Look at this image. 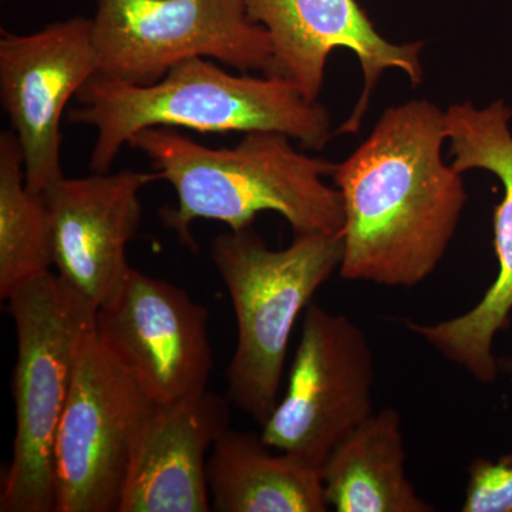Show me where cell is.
<instances>
[{
  "label": "cell",
  "instance_id": "2e32d148",
  "mask_svg": "<svg viewBox=\"0 0 512 512\" xmlns=\"http://www.w3.org/2000/svg\"><path fill=\"white\" fill-rule=\"evenodd\" d=\"M402 420L387 407L330 451L320 468L329 507L338 512H431L406 473Z\"/></svg>",
  "mask_w": 512,
  "mask_h": 512
},
{
  "label": "cell",
  "instance_id": "52a82bcc",
  "mask_svg": "<svg viewBox=\"0 0 512 512\" xmlns=\"http://www.w3.org/2000/svg\"><path fill=\"white\" fill-rule=\"evenodd\" d=\"M375 380V357L363 329L311 303L288 387L262 424V440L322 468L330 451L375 414Z\"/></svg>",
  "mask_w": 512,
  "mask_h": 512
},
{
  "label": "cell",
  "instance_id": "3957f363",
  "mask_svg": "<svg viewBox=\"0 0 512 512\" xmlns=\"http://www.w3.org/2000/svg\"><path fill=\"white\" fill-rule=\"evenodd\" d=\"M67 121L96 130L90 170L106 173L131 138L151 127L200 133L274 131L322 150L332 119L319 101L276 76L232 74L214 60L192 57L157 83L130 84L94 74L76 96Z\"/></svg>",
  "mask_w": 512,
  "mask_h": 512
},
{
  "label": "cell",
  "instance_id": "e0dca14e",
  "mask_svg": "<svg viewBox=\"0 0 512 512\" xmlns=\"http://www.w3.org/2000/svg\"><path fill=\"white\" fill-rule=\"evenodd\" d=\"M52 231L45 195L29 190L12 130L0 134V298L52 271Z\"/></svg>",
  "mask_w": 512,
  "mask_h": 512
},
{
  "label": "cell",
  "instance_id": "d6986e66",
  "mask_svg": "<svg viewBox=\"0 0 512 512\" xmlns=\"http://www.w3.org/2000/svg\"><path fill=\"white\" fill-rule=\"evenodd\" d=\"M498 366H500V370H504V372L510 373V375H512V356L504 357V359L498 360Z\"/></svg>",
  "mask_w": 512,
  "mask_h": 512
},
{
  "label": "cell",
  "instance_id": "7a4b0ae2",
  "mask_svg": "<svg viewBox=\"0 0 512 512\" xmlns=\"http://www.w3.org/2000/svg\"><path fill=\"white\" fill-rule=\"evenodd\" d=\"M291 140L252 131L237 146L212 148L177 128L151 127L128 147L143 153L158 178L174 188L177 205L161 208L160 217L187 247L197 248L194 221H218L239 231L266 211L282 215L295 235L339 234L345 224L342 194L323 181L336 163L301 153Z\"/></svg>",
  "mask_w": 512,
  "mask_h": 512
},
{
  "label": "cell",
  "instance_id": "ba28073f",
  "mask_svg": "<svg viewBox=\"0 0 512 512\" xmlns=\"http://www.w3.org/2000/svg\"><path fill=\"white\" fill-rule=\"evenodd\" d=\"M153 400L101 346L84 342L56 439V512H119Z\"/></svg>",
  "mask_w": 512,
  "mask_h": 512
},
{
  "label": "cell",
  "instance_id": "5b68a950",
  "mask_svg": "<svg viewBox=\"0 0 512 512\" xmlns=\"http://www.w3.org/2000/svg\"><path fill=\"white\" fill-rule=\"evenodd\" d=\"M15 323L16 433L0 494L2 512H56V439L96 306L52 271L8 299Z\"/></svg>",
  "mask_w": 512,
  "mask_h": 512
},
{
  "label": "cell",
  "instance_id": "7c38bea8",
  "mask_svg": "<svg viewBox=\"0 0 512 512\" xmlns=\"http://www.w3.org/2000/svg\"><path fill=\"white\" fill-rule=\"evenodd\" d=\"M252 22L272 43L269 76L292 83L306 100L318 101L326 63L336 49L355 53L363 90L355 109L336 134H355L362 126L380 77L400 70L413 86L423 82V43L396 45L380 35L356 0H244Z\"/></svg>",
  "mask_w": 512,
  "mask_h": 512
},
{
  "label": "cell",
  "instance_id": "277c9868",
  "mask_svg": "<svg viewBox=\"0 0 512 512\" xmlns=\"http://www.w3.org/2000/svg\"><path fill=\"white\" fill-rule=\"evenodd\" d=\"M343 252L342 232L295 235L279 251L266 247L252 227L229 229L211 242V259L238 328L227 369V399L261 426L279 402L296 320L340 268Z\"/></svg>",
  "mask_w": 512,
  "mask_h": 512
},
{
  "label": "cell",
  "instance_id": "8992f818",
  "mask_svg": "<svg viewBox=\"0 0 512 512\" xmlns=\"http://www.w3.org/2000/svg\"><path fill=\"white\" fill-rule=\"evenodd\" d=\"M92 22L97 74L119 82L157 83L192 57L271 73V39L244 0H96Z\"/></svg>",
  "mask_w": 512,
  "mask_h": 512
},
{
  "label": "cell",
  "instance_id": "ac0fdd59",
  "mask_svg": "<svg viewBox=\"0 0 512 512\" xmlns=\"http://www.w3.org/2000/svg\"><path fill=\"white\" fill-rule=\"evenodd\" d=\"M461 511L512 512V453L473 460Z\"/></svg>",
  "mask_w": 512,
  "mask_h": 512
},
{
  "label": "cell",
  "instance_id": "9a60e30c",
  "mask_svg": "<svg viewBox=\"0 0 512 512\" xmlns=\"http://www.w3.org/2000/svg\"><path fill=\"white\" fill-rule=\"evenodd\" d=\"M272 450L254 433L225 430L207 461L211 511H328L320 468Z\"/></svg>",
  "mask_w": 512,
  "mask_h": 512
},
{
  "label": "cell",
  "instance_id": "4fadbf2b",
  "mask_svg": "<svg viewBox=\"0 0 512 512\" xmlns=\"http://www.w3.org/2000/svg\"><path fill=\"white\" fill-rule=\"evenodd\" d=\"M156 173L123 170L60 178L46 192L56 274L96 306L119 291L131 266L127 245L143 217L140 192Z\"/></svg>",
  "mask_w": 512,
  "mask_h": 512
},
{
  "label": "cell",
  "instance_id": "8fae6325",
  "mask_svg": "<svg viewBox=\"0 0 512 512\" xmlns=\"http://www.w3.org/2000/svg\"><path fill=\"white\" fill-rule=\"evenodd\" d=\"M97 72L92 19L50 23L30 35L2 30L0 101L22 148L29 190L43 194L64 177V110Z\"/></svg>",
  "mask_w": 512,
  "mask_h": 512
},
{
  "label": "cell",
  "instance_id": "30bf717a",
  "mask_svg": "<svg viewBox=\"0 0 512 512\" xmlns=\"http://www.w3.org/2000/svg\"><path fill=\"white\" fill-rule=\"evenodd\" d=\"M512 110L504 100L488 106L470 101L446 110L447 141L458 173L484 170L501 181L504 197L494 208V249L498 275L470 311L439 323L404 320L448 362L464 367L478 382L497 380L500 366L493 353L495 336L510 328L512 313Z\"/></svg>",
  "mask_w": 512,
  "mask_h": 512
},
{
  "label": "cell",
  "instance_id": "5bb4252c",
  "mask_svg": "<svg viewBox=\"0 0 512 512\" xmlns=\"http://www.w3.org/2000/svg\"><path fill=\"white\" fill-rule=\"evenodd\" d=\"M229 400L204 392L154 404L141 430L119 512H208L207 461L229 429Z\"/></svg>",
  "mask_w": 512,
  "mask_h": 512
},
{
  "label": "cell",
  "instance_id": "9c48e42d",
  "mask_svg": "<svg viewBox=\"0 0 512 512\" xmlns=\"http://www.w3.org/2000/svg\"><path fill=\"white\" fill-rule=\"evenodd\" d=\"M210 313L180 286L130 268L96 311L94 333L153 402H180L207 390L214 370Z\"/></svg>",
  "mask_w": 512,
  "mask_h": 512
},
{
  "label": "cell",
  "instance_id": "6da1fadb",
  "mask_svg": "<svg viewBox=\"0 0 512 512\" xmlns=\"http://www.w3.org/2000/svg\"><path fill=\"white\" fill-rule=\"evenodd\" d=\"M446 111L429 100L384 110L332 178L342 194L346 281L413 288L456 235L467 202L463 174L444 163Z\"/></svg>",
  "mask_w": 512,
  "mask_h": 512
}]
</instances>
